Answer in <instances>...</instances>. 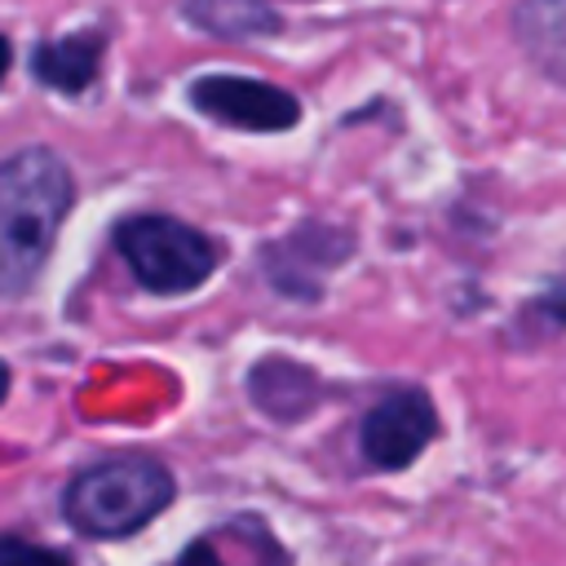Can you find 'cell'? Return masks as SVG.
<instances>
[{"mask_svg": "<svg viewBox=\"0 0 566 566\" xmlns=\"http://www.w3.org/2000/svg\"><path fill=\"white\" fill-rule=\"evenodd\" d=\"M172 500V473L150 455H115L66 486V517L93 539H124L159 517Z\"/></svg>", "mask_w": 566, "mask_h": 566, "instance_id": "7a4b0ae2", "label": "cell"}, {"mask_svg": "<svg viewBox=\"0 0 566 566\" xmlns=\"http://www.w3.org/2000/svg\"><path fill=\"white\" fill-rule=\"evenodd\" d=\"M4 71H9V40L0 35V80H4Z\"/></svg>", "mask_w": 566, "mask_h": 566, "instance_id": "8fae6325", "label": "cell"}, {"mask_svg": "<svg viewBox=\"0 0 566 566\" xmlns=\"http://www.w3.org/2000/svg\"><path fill=\"white\" fill-rule=\"evenodd\" d=\"M186 13L195 27H203L212 35H230V40L270 35L279 27L274 9L261 0H186Z\"/></svg>", "mask_w": 566, "mask_h": 566, "instance_id": "ba28073f", "label": "cell"}, {"mask_svg": "<svg viewBox=\"0 0 566 566\" xmlns=\"http://www.w3.org/2000/svg\"><path fill=\"white\" fill-rule=\"evenodd\" d=\"M433 424H438V416H433L429 394L394 389L363 420V433H358L363 438V455L376 469H407L424 451V442L433 438Z\"/></svg>", "mask_w": 566, "mask_h": 566, "instance_id": "5b68a950", "label": "cell"}, {"mask_svg": "<svg viewBox=\"0 0 566 566\" xmlns=\"http://www.w3.org/2000/svg\"><path fill=\"white\" fill-rule=\"evenodd\" d=\"M177 566H221V557L212 553V544L199 539V544H190V548L177 557Z\"/></svg>", "mask_w": 566, "mask_h": 566, "instance_id": "30bf717a", "label": "cell"}, {"mask_svg": "<svg viewBox=\"0 0 566 566\" xmlns=\"http://www.w3.org/2000/svg\"><path fill=\"white\" fill-rule=\"evenodd\" d=\"M513 35L522 53L566 88V0H522L513 13Z\"/></svg>", "mask_w": 566, "mask_h": 566, "instance_id": "8992f818", "label": "cell"}, {"mask_svg": "<svg viewBox=\"0 0 566 566\" xmlns=\"http://www.w3.org/2000/svg\"><path fill=\"white\" fill-rule=\"evenodd\" d=\"M71 172L53 150L31 146L0 159V296L35 283L71 212Z\"/></svg>", "mask_w": 566, "mask_h": 566, "instance_id": "6da1fadb", "label": "cell"}, {"mask_svg": "<svg viewBox=\"0 0 566 566\" xmlns=\"http://www.w3.org/2000/svg\"><path fill=\"white\" fill-rule=\"evenodd\" d=\"M0 566H71V562H66L57 548H44V544L4 535V539H0Z\"/></svg>", "mask_w": 566, "mask_h": 566, "instance_id": "9c48e42d", "label": "cell"}, {"mask_svg": "<svg viewBox=\"0 0 566 566\" xmlns=\"http://www.w3.org/2000/svg\"><path fill=\"white\" fill-rule=\"evenodd\" d=\"M115 248L137 274V283L164 296L199 287L217 270V243L199 234L195 226L177 217H159V212L128 217L115 230Z\"/></svg>", "mask_w": 566, "mask_h": 566, "instance_id": "3957f363", "label": "cell"}, {"mask_svg": "<svg viewBox=\"0 0 566 566\" xmlns=\"http://www.w3.org/2000/svg\"><path fill=\"white\" fill-rule=\"evenodd\" d=\"M102 62V35L97 31H75L62 40H49L35 49V75L57 88V93H80L93 84Z\"/></svg>", "mask_w": 566, "mask_h": 566, "instance_id": "52a82bcc", "label": "cell"}, {"mask_svg": "<svg viewBox=\"0 0 566 566\" xmlns=\"http://www.w3.org/2000/svg\"><path fill=\"white\" fill-rule=\"evenodd\" d=\"M4 394H9V367L0 363V402H4Z\"/></svg>", "mask_w": 566, "mask_h": 566, "instance_id": "7c38bea8", "label": "cell"}, {"mask_svg": "<svg viewBox=\"0 0 566 566\" xmlns=\"http://www.w3.org/2000/svg\"><path fill=\"white\" fill-rule=\"evenodd\" d=\"M190 102L230 124V128H252V133H283L301 119V106L292 93L265 84V80H243V75H208L195 80Z\"/></svg>", "mask_w": 566, "mask_h": 566, "instance_id": "277c9868", "label": "cell"}]
</instances>
